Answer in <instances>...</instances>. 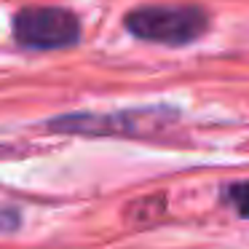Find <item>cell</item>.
<instances>
[{"mask_svg": "<svg viewBox=\"0 0 249 249\" xmlns=\"http://www.w3.org/2000/svg\"><path fill=\"white\" fill-rule=\"evenodd\" d=\"M225 198L241 217H249V182H236L225 190Z\"/></svg>", "mask_w": 249, "mask_h": 249, "instance_id": "4", "label": "cell"}, {"mask_svg": "<svg viewBox=\"0 0 249 249\" xmlns=\"http://www.w3.org/2000/svg\"><path fill=\"white\" fill-rule=\"evenodd\" d=\"M163 118H169V110H129V113H110V115H94V113H75L62 115L51 121L54 131L65 134H89V137H107V134H145L150 129H158Z\"/></svg>", "mask_w": 249, "mask_h": 249, "instance_id": "3", "label": "cell"}, {"mask_svg": "<svg viewBox=\"0 0 249 249\" xmlns=\"http://www.w3.org/2000/svg\"><path fill=\"white\" fill-rule=\"evenodd\" d=\"M8 153H11L8 147H0V156H8Z\"/></svg>", "mask_w": 249, "mask_h": 249, "instance_id": "6", "label": "cell"}, {"mask_svg": "<svg viewBox=\"0 0 249 249\" xmlns=\"http://www.w3.org/2000/svg\"><path fill=\"white\" fill-rule=\"evenodd\" d=\"M209 17L198 6H142L126 17L134 38L161 46H185L206 33Z\"/></svg>", "mask_w": 249, "mask_h": 249, "instance_id": "1", "label": "cell"}, {"mask_svg": "<svg viewBox=\"0 0 249 249\" xmlns=\"http://www.w3.org/2000/svg\"><path fill=\"white\" fill-rule=\"evenodd\" d=\"M14 38L24 49H65L78 43L81 22L72 11L59 6H27L14 14Z\"/></svg>", "mask_w": 249, "mask_h": 249, "instance_id": "2", "label": "cell"}, {"mask_svg": "<svg viewBox=\"0 0 249 249\" xmlns=\"http://www.w3.org/2000/svg\"><path fill=\"white\" fill-rule=\"evenodd\" d=\"M19 228V214L17 209H8V206H0V233H11Z\"/></svg>", "mask_w": 249, "mask_h": 249, "instance_id": "5", "label": "cell"}]
</instances>
